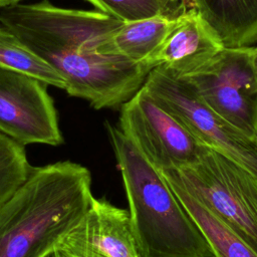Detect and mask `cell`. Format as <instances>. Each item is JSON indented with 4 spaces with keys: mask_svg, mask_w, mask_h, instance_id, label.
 <instances>
[{
    "mask_svg": "<svg viewBox=\"0 0 257 257\" xmlns=\"http://www.w3.org/2000/svg\"><path fill=\"white\" fill-rule=\"evenodd\" d=\"M0 23L64 78L69 95L95 109L121 106L154 68L149 61L105 54L108 40L124 22L101 11L60 8L44 0L4 8Z\"/></svg>",
    "mask_w": 257,
    "mask_h": 257,
    "instance_id": "6da1fadb",
    "label": "cell"
},
{
    "mask_svg": "<svg viewBox=\"0 0 257 257\" xmlns=\"http://www.w3.org/2000/svg\"><path fill=\"white\" fill-rule=\"evenodd\" d=\"M93 196L85 167L57 162L32 169L0 205V257H46L78 224Z\"/></svg>",
    "mask_w": 257,
    "mask_h": 257,
    "instance_id": "7a4b0ae2",
    "label": "cell"
},
{
    "mask_svg": "<svg viewBox=\"0 0 257 257\" xmlns=\"http://www.w3.org/2000/svg\"><path fill=\"white\" fill-rule=\"evenodd\" d=\"M120 171L142 257H215L163 175L124 136L105 123Z\"/></svg>",
    "mask_w": 257,
    "mask_h": 257,
    "instance_id": "3957f363",
    "label": "cell"
},
{
    "mask_svg": "<svg viewBox=\"0 0 257 257\" xmlns=\"http://www.w3.org/2000/svg\"><path fill=\"white\" fill-rule=\"evenodd\" d=\"M168 170L257 253V178L252 173L207 145L196 165Z\"/></svg>",
    "mask_w": 257,
    "mask_h": 257,
    "instance_id": "277c9868",
    "label": "cell"
},
{
    "mask_svg": "<svg viewBox=\"0 0 257 257\" xmlns=\"http://www.w3.org/2000/svg\"><path fill=\"white\" fill-rule=\"evenodd\" d=\"M143 86L199 142L223 153L257 178V140L213 110L187 77L158 65L150 71Z\"/></svg>",
    "mask_w": 257,
    "mask_h": 257,
    "instance_id": "5b68a950",
    "label": "cell"
},
{
    "mask_svg": "<svg viewBox=\"0 0 257 257\" xmlns=\"http://www.w3.org/2000/svg\"><path fill=\"white\" fill-rule=\"evenodd\" d=\"M118 127L158 171L192 167L205 144L162 108L144 86L120 106Z\"/></svg>",
    "mask_w": 257,
    "mask_h": 257,
    "instance_id": "8992f818",
    "label": "cell"
},
{
    "mask_svg": "<svg viewBox=\"0 0 257 257\" xmlns=\"http://www.w3.org/2000/svg\"><path fill=\"white\" fill-rule=\"evenodd\" d=\"M252 47H225L187 77L205 102L228 122L257 140V80Z\"/></svg>",
    "mask_w": 257,
    "mask_h": 257,
    "instance_id": "52a82bcc",
    "label": "cell"
},
{
    "mask_svg": "<svg viewBox=\"0 0 257 257\" xmlns=\"http://www.w3.org/2000/svg\"><path fill=\"white\" fill-rule=\"evenodd\" d=\"M47 84L0 67V133L26 146H58L63 138Z\"/></svg>",
    "mask_w": 257,
    "mask_h": 257,
    "instance_id": "ba28073f",
    "label": "cell"
},
{
    "mask_svg": "<svg viewBox=\"0 0 257 257\" xmlns=\"http://www.w3.org/2000/svg\"><path fill=\"white\" fill-rule=\"evenodd\" d=\"M56 249L72 257H142L130 212L94 197Z\"/></svg>",
    "mask_w": 257,
    "mask_h": 257,
    "instance_id": "9c48e42d",
    "label": "cell"
},
{
    "mask_svg": "<svg viewBox=\"0 0 257 257\" xmlns=\"http://www.w3.org/2000/svg\"><path fill=\"white\" fill-rule=\"evenodd\" d=\"M224 48L216 32L197 13L180 21L148 61L154 68L163 65L178 76L190 77Z\"/></svg>",
    "mask_w": 257,
    "mask_h": 257,
    "instance_id": "30bf717a",
    "label": "cell"
},
{
    "mask_svg": "<svg viewBox=\"0 0 257 257\" xmlns=\"http://www.w3.org/2000/svg\"><path fill=\"white\" fill-rule=\"evenodd\" d=\"M201 17L227 48L257 42V0H196Z\"/></svg>",
    "mask_w": 257,
    "mask_h": 257,
    "instance_id": "8fae6325",
    "label": "cell"
},
{
    "mask_svg": "<svg viewBox=\"0 0 257 257\" xmlns=\"http://www.w3.org/2000/svg\"><path fill=\"white\" fill-rule=\"evenodd\" d=\"M159 172L198 225L215 257H257V253L225 222L190 194L170 170Z\"/></svg>",
    "mask_w": 257,
    "mask_h": 257,
    "instance_id": "7c38bea8",
    "label": "cell"
},
{
    "mask_svg": "<svg viewBox=\"0 0 257 257\" xmlns=\"http://www.w3.org/2000/svg\"><path fill=\"white\" fill-rule=\"evenodd\" d=\"M180 21L155 16L124 22L108 40L104 52L121 55L135 62L148 61Z\"/></svg>",
    "mask_w": 257,
    "mask_h": 257,
    "instance_id": "4fadbf2b",
    "label": "cell"
},
{
    "mask_svg": "<svg viewBox=\"0 0 257 257\" xmlns=\"http://www.w3.org/2000/svg\"><path fill=\"white\" fill-rule=\"evenodd\" d=\"M0 67L30 75L47 85L65 89L64 78L14 33L0 25Z\"/></svg>",
    "mask_w": 257,
    "mask_h": 257,
    "instance_id": "5bb4252c",
    "label": "cell"
},
{
    "mask_svg": "<svg viewBox=\"0 0 257 257\" xmlns=\"http://www.w3.org/2000/svg\"><path fill=\"white\" fill-rule=\"evenodd\" d=\"M32 169L24 146L0 133V205L26 181Z\"/></svg>",
    "mask_w": 257,
    "mask_h": 257,
    "instance_id": "9a60e30c",
    "label": "cell"
},
{
    "mask_svg": "<svg viewBox=\"0 0 257 257\" xmlns=\"http://www.w3.org/2000/svg\"><path fill=\"white\" fill-rule=\"evenodd\" d=\"M98 8L101 12L120 19L123 22H132L160 16V8L157 0H86Z\"/></svg>",
    "mask_w": 257,
    "mask_h": 257,
    "instance_id": "2e32d148",
    "label": "cell"
},
{
    "mask_svg": "<svg viewBox=\"0 0 257 257\" xmlns=\"http://www.w3.org/2000/svg\"><path fill=\"white\" fill-rule=\"evenodd\" d=\"M160 16L170 21H180L199 13L196 0H157Z\"/></svg>",
    "mask_w": 257,
    "mask_h": 257,
    "instance_id": "e0dca14e",
    "label": "cell"
},
{
    "mask_svg": "<svg viewBox=\"0 0 257 257\" xmlns=\"http://www.w3.org/2000/svg\"><path fill=\"white\" fill-rule=\"evenodd\" d=\"M251 64L257 80V47H252L251 51Z\"/></svg>",
    "mask_w": 257,
    "mask_h": 257,
    "instance_id": "ac0fdd59",
    "label": "cell"
},
{
    "mask_svg": "<svg viewBox=\"0 0 257 257\" xmlns=\"http://www.w3.org/2000/svg\"><path fill=\"white\" fill-rule=\"evenodd\" d=\"M21 0H0V8H6L18 4Z\"/></svg>",
    "mask_w": 257,
    "mask_h": 257,
    "instance_id": "d6986e66",
    "label": "cell"
},
{
    "mask_svg": "<svg viewBox=\"0 0 257 257\" xmlns=\"http://www.w3.org/2000/svg\"><path fill=\"white\" fill-rule=\"evenodd\" d=\"M49 257H72V256H70L69 254H67V253H65V252H63V251H61V250H59V249H55V250L49 255Z\"/></svg>",
    "mask_w": 257,
    "mask_h": 257,
    "instance_id": "ffe728a7",
    "label": "cell"
},
{
    "mask_svg": "<svg viewBox=\"0 0 257 257\" xmlns=\"http://www.w3.org/2000/svg\"><path fill=\"white\" fill-rule=\"evenodd\" d=\"M49 255H50V254H49ZM49 255H48V256H46V257H49Z\"/></svg>",
    "mask_w": 257,
    "mask_h": 257,
    "instance_id": "44dd1931",
    "label": "cell"
}]
</instances>
